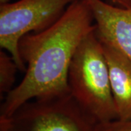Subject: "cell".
<instances>
[{
	"mask_svg": "<svg viewBox=\"0 0 131 131\" xmlns=\"http://www.w3.org/2000/svg\"><path fill=\"white\" fill-rule=\"evenodd\" d=\"M101 43L108 66L118 119L129 120L131 119V60L112 45L103 41Z\"/></svg>",
	"mask_w": 131,
	"mask_h": 131,
	"instance_id": "obj_6",
	"label": "cell"
},
{
	"mask_svg": "<svg viewBox=\"0 0 131 131\" xmlns=\"http://www.w3.org/2000/svg\"><path fill=\"white\" fill-rule=\"evenodd\" d=\"M109 1L110 4L118 6V7H127L130 5H131V0H107Z\"/></svg>",
	"mask_w": 131,
	"mask_h": 131,
	"instance_id": "obj_9",
	"label": "cell"
},
{
	"mask_svg": "<svg viewBox=\"0 0 131 131\" xmlns=\"http://www.w3.org/2000/svg\"><path fill=\"white\" fill-rule=\"evenodd\" d=\"M4 131H101L99 123L71 94L29 101L10 117H0Z\"/></svg>",
	"mask_w": 131,
	"mask_h": 131,
	"instance_id": "obj_3",
	"label": "cell"
},
{
	"mask_svg": "<svg viewBox=\"0 0 131 131\" xmlns=\"http://www.w3.org/2000/svg\"><path fill=\"white\" fill-rule=\"evenodd\" d=\"M95 28L88 5L84 0H75L50 27L24 36L19 42V53L26 65L25 74L3 98L0 117H10L34 99L70 94L68 74L72 58Z\"/></svg>",
	"mask_w": 131,
	"mask_h": 131,
	"instance_id": "obj_1",
	"label": "cell"
},
{
	"mask_svg": "<svg viewBox=\"0 0 131 131\" xmlns=\"http://www.w3.org/2000/svg\"><path fill=\"white\" fill-rule=\"evenodd\" d=\"M74 1L18 0L0 4V47L12 56L19 71H26L19 53L20 40L50 27Z\"/></svg>",
	"mask_w": 131,
	"mask_h": 131,
	"instance_id": "obj_4",
	"label": "cell"
},
{
	"mask_svg": "<svg viewBox=\"0 0 131 131\" xmlns=\"http://www.w3.org/2000/svg\"><path fill=\"white\" fill-rule=\"evenodd\" d=\"M93 15L98 37L131 60V5L122 7L103 0H84Z\"/></svg>",
	"mask_w": 131,
	"mask_h": 131,
	"instance_id": "obj_5",
	"label": "cell"
},
{
	"mask_svg": "<svg viewBox=\"0 0 131 131\" xmlns=\"http://www.w3.org/2000/svg\"><path fill=\"white\" fill-rule=\"evenodd\" d=\"M101 131H131V119H115L106 123H99Z\"/></svg>",
	"mask_w": 131,
	"mask_h": 131,
	"instance_id": "obj_8",
	"label": "cell"
},
{
	"mask_svg": "<svg viewBox=\"0 0 131 131\" xmlns=\"http://www.w3.org/2000/svg\"><path fill=\"white\" fill-rule=\"evenodd\" d=\"M68 84L71 95L98 123L118 119L106 58L95 29L82 39L75 52Z\"/></svg>",
	"mask_w": 131,
	"mask_h": 131,
	"instance_id": "obj_2",
	"label": "cell"
},
{
	"mask_svg": "<svg viewBox=\"0 0 131 131\" xmlns=\"http://www.w3.org/2000/svg\"><path fill=\"white\" fill-rule=\"evenodd\" d=\"M17 71L18 67L13 58L7 51H0V95H7L14 88Z\"/></svg>",
	"mask_w": 131,
	"mask_h": 131,
	"instance_id": "obj_7",
	"label": "cell"
},
{
	"mask_svg": "<svg viewBox=\"0 0 131 131\" xmlns=\"http://www.w3.org/2000/svg\"><path fill=\"white\" fill-rule=\"evenodd\" d=\"M0 131H4V130H0Z\"/></svg>",
	"mask_w": 131,
	"mask_h": 131,
	"instance_id": "obj_11",
	"label": "cell"
},
{
	"mask_svg": "<svg viewBox=\"0 0 131 131\" xmlns=\"http://www.w3.org/2000/svg\"><path fill=\"white\" fill-rule=\"evenodd\" d=\"M9 0H0V4H5L7 2H9Z\"/></svg>",
	"mask_w": 131,
	"mask_h": 131,
	"instance_id": "obj_10",
	"label": "cell"
}]
</instances>
